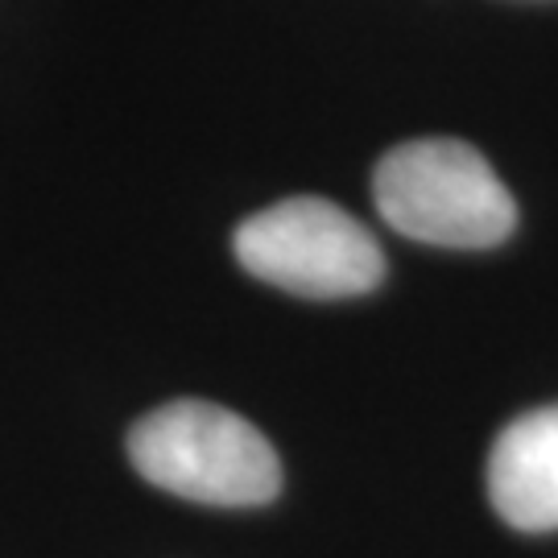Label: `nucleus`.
<instances>
[{
	"mask_svg": "<svg viewBox=\"0 0 558 558\" xmlns=\"http://www.w3.org/2000/svg\"><path fill=\"white\" fill-rule=\"evenodd\" d=\"M129 459L182 500L248 509L278 497L281 463L253 422L216 401H166L129 430Z\"/></svg>",
	"mask_w": 558,
	"mask_h": 558,
	"instance_id": "nucleus-1",
	"label": "nucleus"
},
{
	"mask_svg": "<svg viewBox=\"0 0 558 558\" xmlns=\"http://www.w3.org/2000/svg\"><path fill=\"white\" fill-rule=\"evenodd\" d=\"M380 220L439 248H493L513 232L518 203L468 141H405L373 174Z\"/></svg>",
	"mask_w": 558,
	"mask_h": 558,
	"instance_id": "nucleus-2",
	"label": "nucleus"
},
{
	"mask_svg": "<svg viewBox=\"0 0 558 558\" xmlns=\"http://www.w3.org/2000/svg\"><path fill=\"white\" fill-rule=\"evenodd\" d=\"M232 248L253 278L302 299H352L385 278V253L373 232L315 195H294L248 216Z\"/></svg>",
	"mask_w": 558,
	"mask_h": 558,
	"instance_id": "nucleus-3",
	"label": "nucleus"
},
{
	"mask_svg": "<svg viewBox=\"0 0 558 558\" xmlns=\"http://www.w3.org/2000/svg\"><path fill=\"white\" fill-rule=\"evenodd\" d=\"M493 509L525 534L558 530V405L513 418L488 451Z\"/></svg>",
	"mask_w": 558,
	"mask_h": 558,
	"instance_id": "nucleus-4",
	"label": "nucleus"
}]
</instances>
